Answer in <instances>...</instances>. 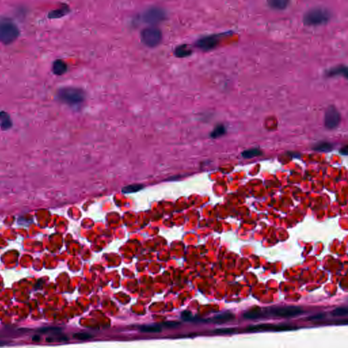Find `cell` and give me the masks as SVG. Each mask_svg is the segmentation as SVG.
I'll return each instance as SVG.
<instances>
[{"mask_svg":"<svg viewBox=\"0 0 348 348\" xmlns=\"http://www.w3.org/2000/svg\"><path fill=\"white\" fill-rule=\"evenodd\" d=\"M166 17V12L162 9L158 7H152L144 13L143 19L146 24L154 26V25L159 24L164 21Z\"/></svg>","mask_w":348,"mask_h":348,"instance_id":"7","label":"cell"},{"mask_svg":"<svg viewBox=\"0 0 348 348\" xmlns=\"http://www.w3.org/2000/svg\"><path fill=\"white\" fill-rule=\"evenodd\" d=\"M237 329L234 328H218L214 330L213 333L216 335H230V334L235 333Z\"/></svg>","mask_w":348,"mask_h":348,"instance_id":"22","label":"cell"},{"mask_svg":"<svg viewBox=\"0 0 348 348\" xmlns=\"http://www.w3.org/2000/svg\"><path fill=\"white\" fill-rule=\"evenodd\" d=\"M144 186L143 184H131V185L125 186L122 189V193H136V192L140 191V190L143 189Z\"/></svg>","mask_w":348,"mask_h":348,"instance_id":"18","label":"cell"},{"mask_svg":"<svg viewBox=\"0 0 348 348\" xmlns=\"http://www.w3.org/2000/svg\"><path fill=\"white\" fill-rule=\"evenodd\" d=\"M265 317L261 310H252L244 314V318L247 319H257Z\"/></svg>","mask_w":348,"mask_h":348,"instance_id":"14","label":"cell"},{"mask_svg":"<svg viewBox=\"0 0 348 348\" xmlns=\"http://www.w3.org/2000/svg\"><path fill=\"white\" fill-rule=\"evenodd\" d=\"M267 313L273 317L288 319L301 315L303 313V311L301 308L297 306L276 307L270 308L269 310L267 311Z\"/></svg>","mask_w":348,"mask_h":348,"instance_id":"5","label":"cell"},{"mask_svg":"<svg viewBox=\"0 0 348 348\" xmlns=\"http://www.w3.org/2000/svg\"><path fill=\"white\" fill-rule=\"evenodd\" d=\"M226 133V129L223 125H218V127L215 128L214 130L211 134V137L213 138H219Z\"/></svg>","mask_w":348,"mask_h":348,"instance_id":"21","label":"cell"},{"mask_svg":"<svg viewBox=\"0 0 348 348\" xmlns=\"http://www.w3.org/2000/svg\"><path fill=\"white\" fill-rule=\"evenodd\" d=\"M294 329H296V328L293 327V326L287 324H261L248 326V327L246 328V331L248 332V333H256V332L263 331L282 332L292 331V330Z\"/></svg>","mask_w":348,"mask_h":348,"instance_id":"6","label":"cell"},{"mask_svg":"<svg viewBox=\"0 0 348 348\" xmlns=\"http://www.w3.org/2000/svg\"><path fill=\"white\" fill-rule=\"evenodd\" d=\"M19 34L17 26L8 19L0 20V42L3 44L12 43Z\"/></svg>","mask_w":348,"mask_h":348,"instance_id":"3","label":"cell"},{"mask_svg":"<svg viewBox=\"0 0 348 348\" xmlns=\"http://www.w3.org/2000/svg\"><path fill=\"white\" fill-rule=\"evenodd\" d=\"M141 39L146 47L154 48L159 45L162 40V33L159 28L148 27L141 32Z\"/></svg>","mask_w":348,"mask_h":348,"instance_id":"4","label":"cell"},{"mask_svg":"<svg viewBox=\"0 0 348 348\" xmlns=\"http://www.w3.org/2000/svg\"><path fill=\"white\" fill-rule=\"evenodd\" d=\"M140 330L143 333H157L161 331V328L159 326H152V325H145V326H141Z\"/></svg>","mask_w":348,"mask_h":348,"instance_id":"19","label":"cell"},{"mask_svg":"<svg viewBox=\"0 0 348 348\" xmlns=\"http://www.w3.org/2000/svg\"><path fill=\"white\" fill-rule=\"evenodd\" d=\"M261 154H262V152L259 149L253 148L244 151L241 155L245 159H252V158L259 157Z\"/></svg>","mask_w":348,"mask_h":348,"instance_id":"16","label":"cell"},{"mask_svg":"<svg viewBox=\"0 0 348 348\" xmlns=\"http://www.w3.org/2000/svg\"><path fill=\"white\" fill-rule=\"evenodd\" d=\"M235 316L232 312H224L221 314L216 316L212 319V322L216 324H225V323L230 322L234 319Z\"/></svg>","mask_w":348,"mask_h":348,"instance_id":"10","label":"cell"},{"mask_svg":"<svg viewBox=\"0 0 348 348\" xmlns=\"http://www.w3.org/2000/svg\"><path fill=\"white\" fill-rule=\"evenodd\" d=\"M348 309L347 307H340L332 311L331 315L334 317H347Z\"/></svg>","mask_w":348,"mask_h":348,"instance_id":"20","label":"cell"},{"mask_svg":"<svg viewBox=\"0 0 348 348\" xmlns=\"http://www.w3.org/2000/svg\"><path fill=\"white\" fill-rule=\"evenodd\" d=\"M0 125L2 129H9L12 125L11 120L6 113H0Z\"/></svg>","mask_w":348,"mask_h":348,"instance_id":"15","label":"cell"},{"mask_svg":"<svg viewBox=\"0 0 348 348\" xmlns=\"http://www.w3.org/2000/svg\"><path fill=\"white\" fill-rule=\"evenodd\" d=\"M341 122V115L335 106H331L325 113V127L328 129H334L338 127Z\"/></svg>","mask_w":348,"mask_h":348,"instance_id":"8","label":"cell"},{"mask_svg":"<svg viewBox=\"0 0 348 348\" xmlns=\"http://www.w3.org/2000/svg\"><path fill=\"white\" fill-rule=\"evenodd\" d=\"M74 338L79 340H88L91 339L93 336L90 334L87 333H76L73 335Z\"/></svg>","mask_w":348,"mask_h":348,"instance_id":"23","label":"cell"},{"mask_svg":"<svg viewBox=\"0 0 348 348\" xmlns=\"http://www.w3.org/2000/svg\"><path fill=\"white\" fill-rule=\"evenodd\" d=\"M60 331H61V328L56 327L42 328L39 330V332L42 333H58Z\"/></svg>","mask_w":348,"mask_h":348,"instance_id":"24","label":"cell"},{"mask_svg":"<svg viewBox=\"0 0 348 348\" xmlns=\"http://www.w3.org/2000/svg\"><path fill=\"white\" fill-rule=\"evenodd\" d=\"M325 317V314L322 313H319L317 314V315H314L313 317H311L308 318L309 320L311 321H317L319 320V319H322Z\"/></svg>","mask_w":348,"mask_h":348,"instance_id":"26","label":"cell"},{"mask_svg":"<svg viewBox=\"0 0 348 348\" xmlns=\"http://www.w3.org/2000/svg\"><path fill=\"white\" fill-rule=\"evenodd\" d=\"M331 19V13L326 9L315 8L304 16V24L309 26H318L326 24Z\"/></svg>","mask_w":348,"mask_h":348,"instance_id":"2","label":"cell"},{"mask_svg":"<svg viewBox=\"0 0 348 348\" xmlns=\"http://www.w3.org/2000/svg\"><path fill=\"white\" fill-rule=\"evenodd\" d=\"M180 324V323H177L175 322H166L165 325L167 326V327H175V326H177V325Z\"/></svg>","mask_w":348,"mask_h":348,"instance_id":"27","label":"cell"},{"mask_svg":"<svg viewBox=\"0 0 348 348\" xmlns=\"http://www.w3.org/2000/svg\"><path fill=\"white\" fill-rule=\"evenodd\" d=\"M333 149V145L331 143H326V142H322L314 146V150L318 151V152H329Z\"/></svg>","mask_w":348,"mask_h":348,"instance_id":"17","label":"cell"},{"mask_svg":"<svg viewBox=\"0 0 348 348\" xmlns=\"http://www.w3.org/2000/svg\"><path fill=\"white\" fill-rule=\"evenodd\" d=\"M67 64L62 60L58 59L54 62L53 66V71L55 74L58 76L63 75L67 72Z\"/></svg>","mask_w":348,"mask_h":348,"instance_id":"12","label":"cell"},{"mask_svg":"<svg viewBox=\"0 0 348 348\" xmlns=\"http://www.w3.org/2000/svg\"><path fill=\"white\" fill-rule=\"evenodd\" d=\"M32 340H33V342H38L40 340V337L38 336V335H34V336L33 337V338H32Z\"/></svg>","mask_w":348,"mask_h":348,"instance_id":"30","label":"cell"},{"mask_svg":"<svg viewBox=\"0 0 348 348\" xmlns=\"http://www.w3.org/2000/svg\"><path fill=\"white\" fill-rule=\"evenodd\" d=\"M60 100L71 106H79L85 100L84 90L76 87H64L58 92Z\"/></svg>","mask_w":348,"mask_h":348,"instance_id":"1","label":"cell"},{"mask_svg":"<svg viewBox=\"0 0 348 348\" xmlns=\"http://www.w3.org/2000/svg\"><path fill=\"white\" fill-rule=\"evenodd\" d=\"M219 38L217 35H208V36L203 37L200 39L197 42L196 46L201 50L203 51H209L214 49L218 45Z\"/></svg>","mask_w":348,"mask_h":348,"instance_id":"9","label":"cell"},{"mask_svg":"<svg viewBox=\"0 0 348 348\" xmlns=\"http://www.w3.org/2000/svg\"><path fill=\"white\" fill-rule=\"evenodd\" d=\"M174 54L177 58H184L191 56L192 51L189 49V46L186 44H182L175 49Z\"/></svg>","mask_w":348,"mask_h":348,"instance_id":"13","label":"cell"},{"mask_svg":"<svg viewBox=\"0 0 348 348\" xmlns=\"http://www.w3.org/2000/svg\"><path fill=\"white\" fill-rule=\"evenodd\" d=\"M341 153H342L343 155H347L348 153V145H346L345 147L342 148V150H341Z\"/></svg>","mask_w":348,"mask_h":348,"instance_id":"29","label":"cell"},{"mask_svg":"<svg viewBox=\"0 0 348 348\" xmlns=\"http://www.w3.org/2000/svg\"><path fill=\"white\" fill-rule=\"evenodd\" d=\"M182 317L184 318V319H188L191 317V314L189 312H188V311H185V312H182Z\"/></svg>","mask_w":348,"mask_h":348,"instance_id":"28","label":"cell"},{"mask_svg":"<svg viewBox=\"0 0 348 348\" xmlns=\"http://www.w3.org/2000/svg\"><path fill=\"white\" fill-rule=\"evenodd\" d=\"M290 0H267L268 5L275 10H285L289 6Z\"/></svg>","mask_w":348,"mask_h":348,"instance_id":"11","label":"cell"},{"mask_svg":"<svg viewBox=\"0 0 348 348\" xmlns=\"http://www.w3.org/2000/svg\"><path fill=\"white\" fill-rule=\"evenodd\" d=\"M343 74V75H344V74H345V76H347V68H346V67H345V68H344V67H341V68L335 69V70L331 71V72H330V74H331V76L338 75V74Z\"/></svg>","mask_w":348,"mask_h":348,"instance_id":"25","label":"cell"}]
</instances>
